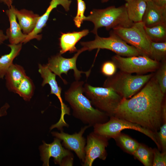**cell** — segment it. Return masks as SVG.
<instances>
[{
  "label": "cell",
  "instance_id": "39",
  "mask_svg": "<svg viewBox=\"0 0 166 166\" xmlns=\"http://www.w3.org/2000/svg\"><path fill=\"white\" fill-rule=\"evenodd\" d=\"M144 0V1H145V2H147L148 1H152V0Z\"/></svg>",
  "mask_w": 166,
  "mask_h": 166
},
{
  "label": "cell",
  "instance_id": "33",
  "mask_svg": "<svg viewBox=\"0 0 166 166\" xmlns=\"http://www.w3.org/2000/svg\"><path fill=\"white\" fill-rule=\"evenodd\" d=\"M9 107V105L6 103L0 109V117L7 114V110Z\"/></svg>",
  "mask_w": 166,
  "mask_h": 166
},
{
  "label": "cell",
  "instance_id": "25",
  "mask_svg": "<svg viewBox=\"0 0 166 166\" xmlns=\"http://www.w3.org/2000/svg\"><path fill=\"white\" fill-rule=\"evenodd\" d=\"M114 139L124 150L132 155L140 144L129 136L121 133Z\"/></svg>",
  "mask_w": 166,
  "mask_h": 166
},
{
  "label": "cell",
  "instance_id": "23",
  "mask_svg": "<svg viewBox=\"0 0 166 166\" xmlns=\"http://www.w3.org/2000/svg\"><path fill=\"white\" fill-rule=\"evenodd\" d=\"M34 91L33 81L26 75L21 81L14 93L18 94L25 101H29L33 95Z\"/></svg>",
  "mask_w": 166,
  "mask_h": 166
},
{
  "label": "cell",
  "instance_id": "37",
  "mask_svg": "<svg viewBox=\"0 0 166 166\" xmlns=\"http://www.w3.org/2000/svg\"><path fill=\"white\" fill-rule=\"evenodd\" d=\"M0 2L6 5L9 8L12 6L13 0H0Z\"/></svg>",
  "mask_w": 166,
  "mask_h": 166
},
{
  "label": "cell",
  "instance_id": "4",
  "mask_svg": "<svg viewBox=\"0 0 166 166\" xmlns=\"http://www.w3.org/2000/svg\"><path fill=\"white\" fill-rule=\"evenodd\" d=\"M154 76L153 73L132 75L122 71L108 77L103 87L112 89L122 98L128 99L137 93Z\"/></svg>",
  "mask_w": 166,
  "mask_h": 166
},
{
  "label": "cell",
  "instance_id": "22",
  "mask_svg": "<svg viewBox=\"0 0 166 166\" xmlns=\"http://www.w3.org/2000/svg\"><path fill=\"white\" fill-rule=\"evenodd\" d=\"M10 51L8 54L0 57V78L3 79L10 66L13 64L14 59L17 56L22 48V44H9Z\"/></svg>",
  "mask_w": 166,
  "mask_h": 166
},
{
  "label": "cell",
  "instance_id": "30",
  "mask_svg": "<svg viewBox=\"0 0 166 166\" xmlns=\"http://www.w3.org/2000/svg\"><path fill=\"white\" fill-rule=\"evenodd\" d=\"M153 166H165L166 165V151L160 152L158 150H153Z\"/></svg>",
  "mask_w": 166,
  "mask_h": 166
},
{
  "label": "cell",
  "instance_id": "29",
  "mask_svg": "<svg viewBox=\"0 0 166 166\" xmlns=\"http://www.w3.org/2000/svg\"><path fill=\"white\" fill-rule=\"evenodd\" d=\"M77 14L73 20L76 26L79 28L82 23L85 17L84 15V13L86 9V5L85 2L82 0H77Z\"/></svg>",
  "mask_w": 166,
  "mask_h": 166
},
{
  "label": "cell",
  "instance_id": "1",
  "mask_svg": "<svg viewBox=\"0 0 166 166\" xmlns=\"http://www.w3.org/2000/svg\"><path fill=\"white\" fill-rule=\"evenodd\" d=\"M164 96L154 75L138 93L123 98L114 116L138 124L156 134L163 122Z\"/></svg>",
  "mask_w": 166,
  "mask_h": 166
},
{
  "label": "cell",
  "instance_id": "38",
  "mask_svg": "<svg viewBox=\"0 0 166 166\" xmlns=\"http://www.w3.org/2000/svg\"><path fill=\"white\" fill-rule=\"evenodd\" d=\"M109 0H101V2L103 3L105 2L108 1Z\"/></svg>",
  "mask_w": 166,
  "mask_h": 166
},
{
  "label": "cell",
  "instance_id": "21",
  "mask_svg": "<svg viewBox=\"0 0 166 166\" xmlns=\"http://www.w3.org/2000/svg\"><path fill=\"white\" fill-rule=\"evenodd\" d=\"M124 6L129 19L133 23L141 22L146 7L143 0H125Z\"/></svg>",
  "mask_w": 166,
  "mask_h": 166
},
{
  "label": "cell",
  "instance_id": "28",
  "mask_svg": "<svg viewBox=\"0 0 166 166\" xmlns=\"http://www.w3.org/2000/svg\"><path fill=\"white\" fill-rule=\"evenodd\" d=\"M154 76L158 84L161 92L165 94L166 92V61H162V63L157 69Z\"/></svg>",
  "mask_w": 166,
  "mask_h": 166
},
{
  "label": "cell",
  "instance_id": "6",
  "mask_svg": "<svg viewBox=\"0 0 166 166\" xmlns=\"http://www.w3.org/2000/svg\"><path fill=\"white\" fill-rule=\"evenodd\" d=\"M109 120L102 123L97 124L93 126V132L108 139L114 138L121 132L126 129L139 131L151 138L159 149L161 147L157 136L154 132L141 127L139 125L126 120L114 116L110 117Z\"/></svg>",
  "mask_w": 166,
  "mask_h": 166
},
{
  "label": "cell",
  "instance_id": "18",
  "mask_svg": "<svg viewBox=\"0 0 166 166\" xmlns=\"http://www.w3.org/2000/svg\"><path fill=\"white\" fill-rule=\"evenodd\" d=\"M14 12L23 33L28 35L34 29L40 16L31 10H18L14 8Z\"/></svg>",
  "mask_w": 166,
  "mask_h": 166
},
{
  "label": "cell",
  "instance_id": "24",
  "mask_svg": "<svg viewBox=\"0 0 166 166\" xmlns=\"http://www.w3.org/2000/svg\"><path fill=\"white\" fill-rule=\"evenodd\" d=\"M145 31L152 42L166 41V24H160L151 27L144 26Z\"/></svg>",
  "mask_w": 166,
  "mask_h": 166
},
{
  "label": "cell",
  "instance_id": "32",
  "mask_svg": "<svg viewBox=\"0 0 166 166\" xmlns=\"http://www.w3.org/2000/svg\"><path fill=\"white\" fill-rule=\"evenodd\" d=\"M158 133L157 138L159 142L161 148L163 151H166V122L163 123Z\"/></svg>",
  "mask_w": 166,
  "mask_h": 166
},
{
  "label": "cell",
  "instance_id": "12",
  "mask_svg": "<svg viewBox=\"0 0 166 166\" xmlns=\"http://www.w3.org/2000/svg\"><path fill=\"white\" fill-rule=\"evenodd\" d=\"M85 148V158L83 166H92L97 158L105 160L107 154L105 149L108 145V139L93 132L87 135Z\"/></svg>",
  "mask_w": 166,
  "mask_h": 166
},
{
  "label": "cell",
  "instance_id": "34",
  "mask_svg": "<svg viewBox=\"0 0 166 166\" xmlns=\"http://www.w3.org/2000/svg\"><path fill=\"white\" fill-rule=\"evenodd\" d=\"M152 1L157 6L166 7V0H152Z\"/></svg>",
  "mask_w": 166,
  "mask_h": 166
},
{
  "label": "cell",
  "instance_id": "9",
  "mask_svg": "<svg viewBox=\"0 0 166 166\" xmlns=\"http://www.w3.org/2000/svg\"><path fill=\"white\" fill-rule=\"evenodd\" d=\"M112 61L121 71L138 74L152 72L157 70L160 62L150 57L139 55L124 57L116 54L112 58Z\"/></svg>",
  "mask_w": 166,
  "mask_h": 166
},
{
  "label": "cell",
  "instance_id": "14",
  "mask_svg": "<svg viewBox=\"0 0 166 166\" xmlns=\"http://www.w3.org/2000/svg\"><path fill=\"white\" fill-rule=\"evenodd\" d=\"M38 72L43 79L42 85L44 86L48 84L50 87V94L55 95L59 100L61 105V113L57 123L60 125H64L66 124L64 120V116L66 114L70 115V110L63 101L61 97L62 89L58 86L56 80V75L48 68L46 65L39 64Z\"/></svg>",
  "mask_w": 166,
  "mask_h": 166
},
{
  "label": "cell",
  "instance_id": "13",
  "mask_svg": "<svg viewBox=\"0 0 166 166\" xmlns=\"http://www.w3.org/2000/svg\"><path fill=\"white\" fill-rule=\"evenodd\" d=\"M90 127L87 125L81 128L80 131L72 134L65 133L63 130L60 132H53L52 135L62 141V144L66 148L74 151L82 164L85 158V148L86 143V139L83 134L87 129Z\"/></svg>",
  "mask_w": 166,
  "mask_h": 166
},
{
  "label": "cell",
  "instance_id": "17",
  "mask_svg": "<svg viewBox=\"0 0 166 166\" xmlns=\"http://www.w3.org/2000/svg\"><path fill=\"white\" fill-rule=\"evenodd\" d=\"M14 6H12L6 11L10 23V26L6 31V35L11 44H18L23 43L27 35L22 31L21 27L16 20L14 12Z\"/></svg>",
  "mask_w": 166,
  "mask_h": 166
},
{
  "label": "cell",
  "instance_id": "15",
  "mask_svg": "<svg viewBox=\"0 0 166 166\" xmlns=\"http://www.w3.org/2000/svg\"><path fill=\"white\" fill-rule=\"evenodd\" d=\"M71 2V1L69 0H52L45 12L42 15L40 16L34 29L31 33L27 35L23 43H26L34 39L40 40L42 36L38 34L42 32L43 28L45 26L49 14L52 10L57 7L58 5H61L63 7L65 10L68 11L69 10Z\"/></svg>",
  "mask_w": 166,
  "mask_h": 166
},
{
  "label": "cell",
  "instance_id": "31",
  "mask_svg": "<svg viewBox=\"0 0 166 166\" xmlns=\"http://www.w3.org/2000/svg\"><path fill=\"white\" fill-rule=\"evenodd\" d=\"M117 66L113 61H106L102 64L101 69V73L108 77L113 75L116 73Z\"/></svg>",
  "mask_w": 166,
  "mask_h": 166
},
{
  "label": "cell",
  "instance_id": "2",
  "mask_svg": "<svg viewBox=\"0 0 166 166\" xmlns=\"http://www.w3.org/2000/svg\"><path fill=\"white\" fill-rule=\"evenodd\" d=\"M84 82L75 81L65 92L64 98L72 110L73 116L90 127L108 121V116L94 108L91 101L84 94Z\"/></svg>",
  "mask_w": 166,
  "mask_h": 166
},
{
  "label": "cell",
  "instance_id": "8",
  "mask_svg": "<svg viewBox=\"0 0 166 166\" xmlns=\"http://www.w3.org/2000/svg\"><path fill=\"white\" fill-rule=\"evenodd\" d=\"M80 44L86 50L91 51L96 49H105L122 57L140 55L135 47L128 45L112 31L108 38L100 37L97 34L94 40L81 42Z\"/></svg>",
  "mask_w": 166,
  "mask_h": 166
},
{
  "label": "cell",
  "instance_id": "10",
  "mask_svg": "<svg viewBox=\"0 0 166 166\" xmlns=\"http://www.w3.org/2000/svg\"><path fill=\"white\" fill-rule=\"evenodd\" d=\"M85 51L86 49L83 47L78 50L73 56L70 58H65L59 53L49 58L46 65L53 73L59 77L65 85L67 84V82L62 78L61 75L64 73L67 75L68 72L70 70L73 71V75L76 81H79L81 77V74L83 73L85 74L88 78L90 74V69L86 72L80 71L77 69L76 65L78 56Z\"/></svg>",
  "mask_w": 166,
  "mask_h": 166
},
{
  "label": "cell",
  "instance_id": "20",
  "mask_svg": "<svg viewBox=\"0 0 166 166\" xmlns=\"http://www.w3.org/2000/svg\"><path fill=\"white\" fill-rule=\"evenodd\" d=\"M26 76L25 70L23 67L13 63L5 76L6 85L8 90L15 93L17 87Z\"/></svg>",
  "mask_w": 166,
  "mask_h": 166
},
{
  "label": "cell",
  "instance_id": "19",
  "mask_svg": "<svg viewBox=\"0 0 166 166\" xmlns=\"http://www.w3.org/2000/svg\"><path fill=\"white\" fill-rule=\"evenodd\" d=\"M89 32L88 30H84L79 32L62 33L60 38V53L62 54L67 51L70 53L77 52L78 50L75 47L76 44Z\"/></svg>",
  "mask_w": 166,
  "mask_h": 166
},
{
  "label": "cell",
  "instance_id": "26",
  "mask_svg": "<svg viewBox=\"0 0 166 166\" xmlns=\"http://www.w3.org/2000/svg\"><path fill=\"white\" fill-rule=\"evenodd\" d=\"M133 155L144 166L152 165L153 150L144 145L140 144Z\"/></svg>",
  "mask_w": 166,
  "mask_h": 166
},
{
  "label": "cell",
  "instance_id": "27",
  "mask_svg": "<svg viewBox=\"0 0 166 166\" xmlns=\"http://www.w3.org/2000/svg\"><path fill=\"white\" fill-rule=\"evenodd\" d=\"M166 41L151 42V55L150 58L160 62L165 60Z\"/></svg>",
  "mask_w": 166,
  "mask_h": 166
},
{
  "label": "cell",
  "instance_id": "16",
  "mask_svg": "<svg viewBox=\"0 0 166 166\" xmlns=\"http://www.w3.org/2000/svg\"><path fill=\"white\" fill-rule=\"evenodd\" d=\"M146 2V7L142 22L147 27L166 24V7L159 6L152 1Z\"/></svg>",
  "mask_w": 166,
  "mask_h": 166
},
{
  "label": "cell",
  "instance_id": "5",
  "mask_svg": "<svg viewBox=\"0 0 166 166\" xmlns=\"http://www.w3.org/2000/svg\"><path fill=\"white\" fill-rule=\"evenodd\" d=\"M83 90L93 106L110 117L114 116L123 98L109 87H94L86 83L83 87Z\"/></svg>",
  "mask_w": 166,
  "mask_h": 166
},
{
  "label": "cell",
  "instance_id": "35",
  "mask_svg": "<svg viewBox=\"0 0 166 166\" xmlns=\"http://www.w3.org/2000/svg\"><path fill=\"white\" fill-rule=\"evenodd\" d=\"M162 115L163 119V123L166 122V103L165 100L164 102L162 111Z\"/></svg>",
  "mask_w": 166,
  "mask_h": 166
},
{
  "label": "cell",
  "instance_id": "11",
  "mask_svg": "<svg viewBox=\"0 0 166 166\" xmlns=\"http://www.w3.org/2000/svg\"><path fill=\"white\" fill-rule=\"evenodd\" d=\"M61 140L55 137L51 143L48 144L43 141V144L39 147L41 160L43 165L49 166V158H53L55 164L61 166H73L74 156L70 150L64 147Z\"/></svg>",
  "mask_w": 166,
  "mask_h": 166
},
{
  "label": "cell",
  "instance_id": "3",
  "mask_svg": "<svg viewBox=\"0 0 166 166\" xmlns=\"http://www.w3.org/2000/svg\"><path fill=\"white\" fill-rule=\"evenodd\" d=\"M84 21L92 22L94 25L92 32L96 34L101 27L110 29L120 27H129L134 23L129 18L124 5L116 7L112 6L102 9H93Z\"/></svg>",
  "mask_w": 166,
  "mask_h": 166
},
{
  "label": "cell",
  "instance_id": "7",
  "mask_svg": "<svg viewBox=\"0 0 166 166\" xmlns=\"http://www.w3.org/2000/svg\"><path fill=\"white\" fill-rule=\"evenodd\" d=\"M141 22L134 23L129 27H117L112 31L127 43L135 47L140 55L150 57L151 42Z\"/></svg>",
  "mask_w": 166,
  "mask_h": 166
},
{
  "label": "cell",
  "instance_id": "36",
  "mask_svg": "<svg viewBox=\"0 0 166 166\" xmlns=\"http://www.w3.org/2000/svg\"><path fill=\"white\" fill-rule=\"evenodd\" d=\"M8 38L6 35L3 33L2 30H0V45L3 43Z\"/></svg>",
  "mask_w": 166,
  "mask_h": 166
}]
</instances>
